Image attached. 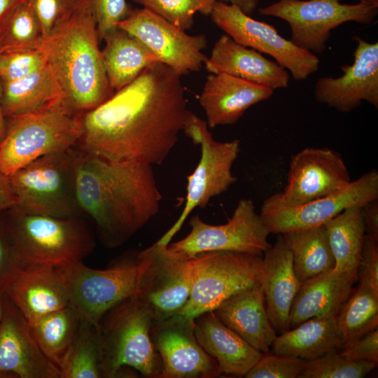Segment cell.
Wrapping results in <instances>:
<instances>
[{"label": "cell", "mask_w": 378, "mask_h": 378, "mask_svg": "<svg viewBox=\"0 0 378 378\" xmlns=\"http://www.w3.org/2000/svg\"><path fill=\"white\" fill-rule=\"evenodd\" d=\"M181 75L157 62L106 101L82 114L77 147L113 161L160 165L188 113Z\"/></svg>", "instance_id": "cell-1"}, {"label": "cell", "mask_w": 378, "mask_h": 378, "mask_svg": "<svg viewBox=\"0 0 378 378\" xmlns=\"http://www.w3.org/2000/svg\"><path fill=\"white\" fill-rule=\"evenodd\" d=\"M78 206L95 223L101 241L118 247L160 210L162 195L152 165L110 160L76 146Z\"/></svg>", "instance_id": "cell-2"}, {"label": "cell", "mask_w": 378, "mask_h": 378, "mask_svg": "<svg viewBox=\"0 0 378 378\" xmlns=\"http://www.w3.org/2000/svg\"><path fill=\"white\" fill-rule=\"evenodd\" d=\"M99 41L88 1L80 0L72 14L43 38L38 47L63 102L78 114L95 108L114 93L104 69Z\"/></svg>", "instance_id": "cell-3"}, {"label": "cell", "mask_w": 378, "mask_h": 378, "mask_svg": "<svg viewBox=\"0 0 378 378\" xmlns=\"http://www.w3.org/2000/svg\"><path fill=\"white\" fill-rule=\"evenodd\" d=\"M4 219L21 267L83 262L95 246L80 217L32 214L13 206L5 211Z\"/></svg>", "instance_id": "cell-4"}, {"label": "cell", "mask_w": 378, "mask_h": 378, "mask_svg": "<svg viewBox=\"0 0 378 378\" xmlns=\"http://www.w3.org/2000/svg\"><path fill=\"white\" fill-rule=\"evenodd\" d=\"M153 321L135 294L105 313L97 327L102 378L128 375L127 368L160 378L162 363L150 335Z\"/></svg>", "instance_id": "cell-5"}, {"label": "cell", "mask_w": 378, "mask_h": 378, "mask_svg": "<svg viewBox=\"0 0 378 378\" xmlns=\"http://www.w3.org/2000/svg\"><path fill=\"white\" fill-rule=\"evenodd\" d=\"M81 117L59 99L36 111L6 118L0 172L9 177L43 155L77 146Z\"/></svg>", "instance_id": "cell-6"}, {"label": "cell", "mask_w": 378, "mask_h": 378, "mask_svg": "<svg viewBox=\"0 0 378 378\" xmlns=\"http://www.w3.org/2000/svg\"><path fill=\"white\" fill-rule=\"evenodd\" d=\"M150 254V246L128 252L104 270L91 268L83 262L56 266L69 296V305L80 320L98 327L107 311L136 293Z\"/></svg>", "instance_id": "cell-7"}, {"label": "cell", "mask_w": 378, "mask_h": 378, "mask_svg": "<svg viewBox=\"0 0 378 378\" xmlns=\"http://www.w3.org/2000/svg\"><path fill=\"white\" fill-rule=\"evenodd\" d=\"M76 147L43 155L10 176L20 209L57 217H80L75 188Z\"/></svg>", "instance_id": "cell-8"}, {"label": "cell", "mask_w": 378, "mask_h": 378, "mask_svg": "<svg viewBox=\"0 0 378 378\" xmlns=\"http://www.w3.org/2000/svg\"><path fill=\"white\" fill-rule=\"evenodd\" d=\"M262 255L237 251H214L192 258L189 299L180 312L194 319L214 311L236 293L261 284Z\"/></svg>", "instance_id": "cell-9"}, {"label": "cell", "mask_w": 378, "mask_h": 378, "mask_svg": "<svg viewBox=\"0 0 378 378\" xmlns=\"http://www.w3.org/2000/svg\"><path fill=\"white\" fill-rule=\"evenodd\" d=\"M195 144L201 146V157L194 172L188 176L184 208L172 227L156 242L168 245L186 219L197 207H205L210 200L227 191L237 181L232 167L240 152V141H216L206 122L188 111L183 128Z\"/></svg>", "instance_id": "cell-10"}, {"label": "cell", "mask_w": 378, "mask_h": 378, "mask_svg": "<svg viewBox=\"0 0 378 378\" xmlns=\"http://www.w3.org/2000/svg\"><path fill=\"white\" fill-rule=\"evenodd\" d=\"M258 12L286 21L290 28V40L295 45L321 54L326 50L332 29L350 21L370 24L378 10L361 3L341 4L339 0H279Z\"/></svg>", "instance_id": "cell-11"}, {"label": "cell", "mask_w": 378, "mask_h": 378, "mask_svg": "<svg viewBox=\"0 0 378 378\" xmlns=\"http://www.w3.org/2000/svg\"><path fill=\"white\" fill-rule=\"evenodd\" d=\"M189 224L191 230L186 237L166 246L171 255L192 258L202 252L227 251L263 255L271 246L270 232L251 199L240 200L226 223L210 225L195 215Z\"/></svg>", "instance_id": "cell-12"}, {"label": "cell", "mask_w": 378, "mask_h": 378, "mask_svg": "<svg viewBox=\"0 0 378 378\" xmlns=\"http://www.w3.org/2000/svg\"><path fill=\"white\" fill-rule=\"evenodd\" d=\"M375 200L378 172L374 169L340 191L299 205L286 204L274 193L262 202L260 216L270 233L282 234L323 225L344 210Z\"/></svg>", "instance_id": "cell-13"}, {"label": "cell", "mask_w": 378, "mask_h": 378, "mask_svg": "<svg viewBox=\"0 0 378 378\" xmlns=\"http://www.w3.org/2000/svg\"><path fill=\"white\" fill-rule=\"evenodd\" d=\"M210 15L234 41L270 55L295 80H304L318 71L320 60L316 54L300 48L272 25L252 18L237 6L217 0Z\"/></svg>", "instance_id": "cell-14"}, {"label": "cell", "mask_w": 378, "mask_h": 378, "mask_svg": "<svg viewBox=\"0 0 378 378\" xmlns=\"http://www.w3.org/2000/svg\"><path fill=\"white\" fill-rule=\"evenodd\" d=\"M116 27L139 40L160 62L181 76L199 71L207 58L202 52L207 43L204 35H189L146 8L132 10Z\"/></svg>", "instance_id": "cell-15"}, {"label": "cell", "mask_w": 378, "mask_h": 378, "mask_svg": "<svg viewBox=\"0 0 378 378\" xmlns=\"http://www.w3.org/2000/svg\"><path fill=\"white\" fill-rule=\"evenodd\" d=\"M167 245L155 242L140 275L136 296L153 321H162L180 313L191 290L192 258H181L167 251Z\"/></svg>", "instance_id": "cell-16"}, {"label": "cell", "mask_w": 378, "mask_h": 378, "mask_svg": "<svg viewBox=\"0 0 378 378\" xmlns=\"http://www.w3.org/2000/svg\"><path fill=\"white\" fill-rule=\"evenodd\" d=\"M342 155L329 148H304L290 158L287 183L275 193L283 203L299 205L327 196L351 183Z\"/></svg>", "instance_id": "cell-17"}, {"label": "cell", "mask_w": 378, "mask_h": 378, "mask_svg": "<svg viewBox=\"0 0 378 378\" xmlns=\"http://www.w3.org/2000/svg\"><path fill=\"white\" fill-rule=\"evenodd\" d=\"M150 335L160 356V378H206L220 375L216 360L201 346L194 319L178 314L153 321Z\"/></svg>", "instance_id": "cell-18"}, {"label": "cell", "mask_w": 378, "mask_h": 378, "mask_svg": "<svg viewBox=\"0 0 378 378\" xmlns=\"http://www.w3.org/2000/svg\"><path fill=\"white\" fill-rule=\"evenodd\" d=\"M355 40L354 62L342 66L344 74L321 77L315 85L316 99L340 112H350L363 101L378 108V43Z\"/></svg>", "instance_id": "cell-19"}, {"label": "cell", "mask_w": 378, "mask_h": 378, "mask_svg": "<svg viewBox=\"0 0 378 378\" xmlns=\"http://www.w3.org/2000/svg\"><path fill=\"white\" fill-rule=\"evenodd\" d=\"M62 378L60 370L45 355L29 323L5 294L0 323V377Z\"/></svg>", "instance_id": "cell-20"}, {"label": "cell", "mask_w": 378, "mask_h": 378, "mask_svg": "<svg viewBox=\"0 0 378 378\" xmlns=\"http://www.w3.org/2000/svg\"><path fill=\"white\" fill-rule=\"evenodd\" d=\"M4 291L29 323L69 304L64 284L54 266L20 267Z\"/></svg>", "instance_id": "cell-21"}, {"label": "cell", "mask_w": 378, "mask_h": 378, "mask_svg": "<svg viewBox=\"0 0 378 378\" xmlns=\"http://www.w3.org/2000/svg\"><path fill=\"white\" fill-rule=\"evenodd\" d=\"M274 90L226 74H211L200 96L210 128L236 123L252 106L267 100Z\"/></svg>", "instance_id": "cell-22"}, {"label": "cell", "mask_w": 378, "mask_h": 378, "mask_svg": "<svg viewBox=\"0 0 378 378\" xmlns=\"http://www.w3.org/2000/svg\"><path fill=\"white\" fill-rule=\"evenodd\" d=\"M204 64L211 74H229L273 90L286 88L289 83V74L285 68L227 34L215 43Z\"/></svg>", "instance_id": "cell-23"}, {"label": "cell", "mask_w": 378, "mask_h": 378, "mask_svg": "<svg viewBox=\"0 0 378 378\" xmlns=\"http://www.w3.org/2000/svg\"><path fill=\"white\" fill-rule=\"evenodd\" d=\"M260 285L270 323L276 331L288 330L291 306L301 283L293 268L291 251L281 234L262 255Z\"/></svg>", "instance_id": "cell-24"}, {"label": "cell", "mask_w": 378, "mask_h": 378, "mask_svg": "<svg viewBox=\"0 0 378 378\" xmlns=\"http://www.w3.org/2000/svg\"><path fill=\"white\" fill-rule=\"evenodd\" d=\"M194 322L197 341L216 360L219 374L245 377L262 355L220 321L214 311L197 316Z\"/></svg>", "instance_id": "cell-25"}, {"label": "cell", "mask_w": 378, "mask_h": 378, "mask_svg": "<svg viewBox=\"0 0 378 378\" xmlns=\"http://www.w3.org/2000/svg\"><path fill=\"white\" fill-rule=\"evenodd\" d=\"M214 312L226 326L262 353L270 351L277 336L267 316L260 284L231 296Z\"/></svg>", "instance_id": "cell-26"}, {"label": "cell", "mask_w": 378, "mask_h": 378, "mask_svg": "<svg viewBox=\"0 0 378 378\" xmlns=\"http://www.w3.org/2000/svg\"><path fill=\"white\" fill-rule=\"evenodd\" d=\"M356 281L335 268L301 284L289 316V329L314 317L336 316Z\"/></svg>", "instance_id": "cell-27"}, {"label": "cell", "mask_w": 378, "mask_h": 378, "mask_svg": "<svg viewBox=\"0 0 378 378\" xmlns=\"http://www.w3.org/2000/svg\"><path fill=\"white\" fill-rule=\"evenodd\" d=\"M344 344L337 315L309 318L276 336L272 353L307 360L332 351H340Z\"/></svg>", "instance_id": "cell-28"}, {"label": "cell", "mask_w": 378, "mask_h": 378, "mask_svg": "<svg viewBox=\"0 0 378 378\" xmlns=\"http://www.w3.org/2000/svg\"><path fill=\"white\" fill-rule=\"evenodd\" d=\"M102 61L111 89L115 92L132 82L158 57L134 36L118 27L104 37Z\"/></svg>", "instance_id": "cell-29"}, {"label": "cell", "mask_w": 378, "mask_h": 378, "mask_svg": "<svg viewBox=\"0 0 378 378\" xmlns=\"http://www.w3.org/2000/svg\"><path fill=\"white\" fill-rule=\"evenodd\" d=\"M59 99H62L59 88L45 66L20 79L2 83L5 118L36 111Z\"/></svg>", "instance_id": "cell-30"}, {"label": "cell", "mask_w": 378, "mask_h": 378, "mask_svg": "<svg viewBox=\"0 0 378 378\" xmlns=\"http://www.w3.org/2000/svg\"><path fill=\"white\" fill-rule=\"evenodd\" d=\"M80 322L76 312L68 305L29 323L39 346L60 371L74 344Z\"/></svg>", "instance_id": "cell-31"}, {"label": "cell", "mask_w": 378, "mask_h": 378, "mask_svg": "<svg viewBox=\"0 0 378 378\" xmlns=\"http://www.w3.org/2000/svg\"><path fill=\"white\" fill-rule=\"evenodd\" d=\"M293 257L300 283L335 267V259L323 225L281 234Z\"/></svg>", "instance_id": "cell-32"}, {"label": "cell", "mask_w": 378, "mask_h": 378, "mask_svg": "<svg viewBox=\"0 0 378 378\" xmlns=\"http://www.w3.org/2000/svg\"><path fill=\"white\" fill-rule=\"evenodd\" d=\"M361 207L348 208L324 224L335 259V269L357 281L358 262L365 235Z\"/></svg>", "instance_id": "cell-33"}, {"label": "cell", "mask_w": 378, "mask_h": 378, "mask_svg": "<svg viewBox=\"0 0 378 378\" xmlns=\"http://www.w3.org/2000/svg\"><path fill=\"white\" fill-rule=\"evenodd\" d=\"M346 346L378 326V292L358 283L337 314ZM342 347V348H343Z\"/></svg>", "instance_id": "cell-34"}, {"label": "cell", "mask_w": 378, "mask_h": 378, "mask_svg": "<svg viewBox=\"0 0 378 378\" xmlns=\"http://www.w3.org/2000/svg\"><path fill=\"white\" fill-rule=\"evenodd\" d=\"M62 378H102L97 326L80 320Z\"/></svg>", "instance_id": "cell-35"}, {"label": "cell", "mask_w": 378, "mask_h": 378, "mask_svg": "<svg viewBox=\"0 0 378 378\" xmlns=\"http://www.w3.org/2000/svg\"><path fill=\"white\" fill-rule=\"evenodd\" d=\"M42 39L39 20L24 1L14 10L0 30V53L36 49Z\"/></svg>", "instance_id": "cell-36"}, {"label": "cell", "mask_w": 378, "mask_h": 378, "mask_svg": "<svg viewBox=\"0 0 378 378\" xmlns=\"http://www.w3.org/2000/svg\"><path fill=\"white\" fill-rule=\"evenodd\" d=\"M377 365L369 361L351 360L332 351L307 360L298 378H363Z\"/></svg>", "instance_id": "cell-37"}, {"label": "cell", "mask_w": 378, "mask_h": 378, "mask_svg": "<svg viewBox=\"0 0 378 378\" xmlns=\"http://www.w3.org/2000/svg\"><path fill=\"white\" fill-rule=\"evenodd\" d=\"M170 23L190 29L195 14L210 15L217 0H132Z\"/></svg>", "instance_id": "cell-38"}, {"label": "cell", "mask_w": 378, "mask_h": 378, "mask_svg": "<svg viewBox=\"0 0 378 378\" xmlns=\"http://www.w3.org/2000/svg\"><path fill=\"white\" fill-rule=\"evenodd\" d=\"M307 360L290 356L262 353L258 361L245 375L246 378H298Z\"/></svg>", "instance_id": "cell-39"}, {"label": "cell", "mask_w": 378, "mask_h": 378, "mask_svg": "<svg viewBox=\"0 0 378 378\" xmlns=\"http://www.w3.org/2000/svg\"><path fill=\"white\" fill-rule=\"evenodd\" d=\"M44 66L43 55L38 48L1 52V83L20 79Z\"/></svg>", "instance_id": "cell-40"}, {"label": "cell", "mask_w": 378, "mask_h": 378, "mask_svg": "<svg viewBox=\"0 0 378 378\" xmlns=\"http://www.w3.org/2000/svg\"><path fill=\"white\" fill-rule=\"evenodd\" d=\"M24 1L38 18L44 38L72 14L80 0H24Z\"/></svg>", "instance_id": "cell-41"}, {"label": "cell", "mask_w": 378, "mask_h": 378, "mask_svg": "<svg viewBox=\"0 0 378 378\" xmlns=\"http://www.w3.org/2000/svg\"><path fill=\"white\" fill-rule=\"evenodd\" d=\"M95 20L99 41L118 22L125 19L131 9L126 0H87Z\"/></svg>", "instance_id": "cell-42"}, {"label": "cell", "mask_w": 378, "mask_h": 378, "mask_svg": "<svg viewBox=\"0 0 378 378\" xmlns=\"http://www.w3.org/2000/svg\"><path fill=\"white\" fill-rule=\"evenodd\" d=\"M357 281L378 292V241L365 235L356 270Z\"/></svg>", "instance_id": "cell-43"}, {"label": "cell", "mask_w": 378, "mask_h": 378, "mask_svg": "<svg viewBox=\"0 0 378 378\" xmlns=\"http://www.w3.org/2000/svg\"><path fill=\"white\" fill-rule=\"evenodd\" d=\"M339 353L343 357L358 361L378 363V329L375 328L343 347Z\"/></svg>", "instance_id": "cell-44"}, {"label": "cell", "mask_w": 378, "mask_h": 378, "mask_svg": "<svg viewBox=\"0 0 378 378\" xmlns=\"http://www.w3.org/2000/svg\"><path fill=\"white\" fill-rule=\"evenodd\" d=\"M20 267L8 236L4 216L0 219V290Z\"/></svg>", "instance_id": "cell-45"}, {"label": "cell", "mask_w": 378, "mask_h": 378, "mask_svg": "<svg viewBox=\"0 0 378 378\" xmlns=\"http://www.w3.org/2000/svg\"><path fill=\"white\" fill-rule=\"evenodd\" d=\"M360 214L365 234L378 241V200L363 206Z\"/></svg>", "instance_id": "cell-46"}, {"label": "cell", "mask_w": 378, "mask_h": 378, "mask_svg": "<svg viewBox=\"0 0 378 378\" xmlns=\"http://www.w3.org/2000/svg\"><path fill=\"white\" fill-rule=\"evenodd\" d=\"M16 204V198L10 186L9 177L0 172V212Z\"/></svg>", "instance_id": "cell-47"}, {"label": "cell", "mask_w": 378, "mask_h": 378, "mask_svg": "<svg viewBox=\"0 0 378 378\" xmlns=\"http://www.w3.org/2000/svg\"><path fill=\"white\" fill-rule=\"evenodd\" d=\"M24 0H0V30L14 10Z\"/></svg>", "instance_id": "cell-48"}, {"label": "cell", "mask_w": 378, "mask_h": 378, "mask_svg": "<svg viewBox=\"0 0 378 378\" xmlns=\"http://www.w3.org/2000/svg\"><path fill=\"white\" fill-rule=\"evenodd\" d=\"M239 8L247 15L252 14L257 8L258 0H218Z\"/></svg>", "instance_id": "cell-49"}, {"label": "cell", "mask_w": 378, "mask_h": 378, "mask_svg": "<svg viewBox=\"0 0 378 378\" xmlns=\"http://www.w3.org/2000/svg\"><path fill=\"white\" fill-rule=\"evenodd\" d=\"M1 94L2 83L0 78V142L2 141L6 134L5 118L4 116L1 108Z\"/></svg>", "instance_id": "cell-50"}, {"label": "cell", "mask_w": 378, "mask_h": 378, "mask_svg": "<svg viewBox=\"0 0 378 378\" xmlns=\"http://www.w3.org/2000/svg\"><path fill=\"white\" fill-rule=\"evenodd\" d=\"M5 293L4 290H0V323L3 314L4 302Z\"/></svg>", "instance_id": "cell-51"}, {"label": "cell", "mask_w": 378, "mask_h": 378, "mask_svg": "<svg viewBox=\"0 0 378 378\" xmlns=\"http://www.w3.org/2000/svg\"><path fill=\"white\" fill-rule=\"evenodd\" d=\"M358 1H359V3L378 8V0H358Z\"/></svg>", "instance_id": "cell-52"}]
</instances>
